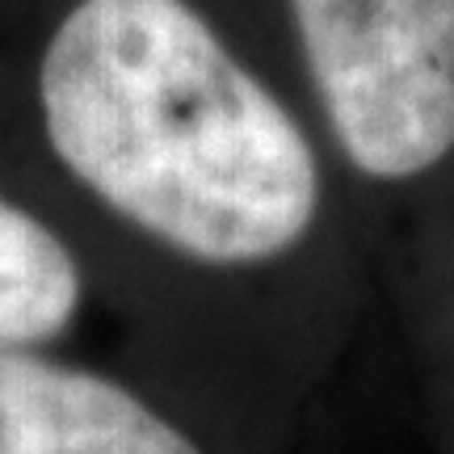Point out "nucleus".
I'll use <instances>...</instances> for the list:
<instances>
[{
  "label": "nucleus",
  "instance_id": "1",
  "mask_svg": "<svg viewBox=\"0 0 454 454\" xmlns=\"http://www.w3.org/2000/svg\"><path fill=\"white\" fill-rule=\"evenodd\" d=\"M0 135L127 253L211 291L294 274L333 156L248 0H0Z\"/></svg>",
  "mask_w": 454,
  "mask_h": 454
},
{
  "label": "nucleus",
  "instance_id": "2",
  "mask_svg": "<svg viewBox=\"0 0 454 454\" xmlns=\"http://www.w3.org/2000/svg\"><path fill=\"white\" fill-rule=\"evenodd\" d=\"M328 156L374 190L454 160V0H248Z\"/></svg>",
  "mask_w": 454,
  "mask_h": 454
},
{
  "label": "nucleus",
  "instance_id": "3",
  "mask_svg": "<svg viewBox=\"0 0 454 454\" xmlns=\"http://www.w3.org/2000/svg\"><path fill=\"white\" fill-rule=\"evenodd\" d=\"M0 454H207L118 374L51 349H0Z\"/></svg>",
  "mask_w": 454,
  "mask_h": 454
},
{
  "label": "nucleus",
  "instance_id": "4",
  "mask_svg": "<svg viewBox=\"0 0 454 454\" xmlns=\"http://www.w3.org/2000/svg\"><path fill=\"white\" fill-rule=\"evenodd\" d=\"M93 294L98 270L72 223L0 168V349L64 345Z\"/></svg>",
  "mask_w": 454,
  "mask_h": 454
}]
</instances>
